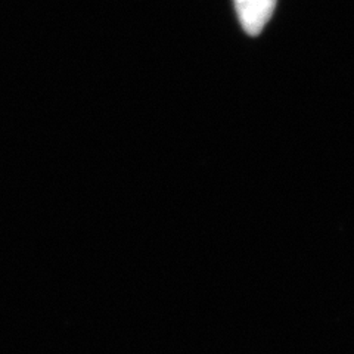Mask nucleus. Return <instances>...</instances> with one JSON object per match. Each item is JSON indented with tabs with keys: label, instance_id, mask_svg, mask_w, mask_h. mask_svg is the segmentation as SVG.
Masks as SVG:
<instances>
[{
	"label": "nucleus",
	"instance_id": "obj_1",
	"mask_svg": "<svg viewBox=\"0 0 354 354\" xmlns=\"http://www.w3.org/2000/svg\"><path fill=\"white\" fill-rule=\"evenodd\" d=\"M276 0H236L241 24L248 35L257 36L274 10Z\"/></svg>",
	"mask_w": 354,
	"mask_h": 354
}]
</instances>
